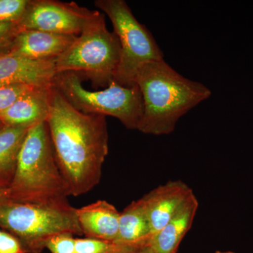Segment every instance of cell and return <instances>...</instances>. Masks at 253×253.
<instances>
[{
	"label": "cell",
	"instance_id": "obj_1",
	"mask_svg": "<svg viewBox=\"0 0 253 253\" xmlns=\"http://www.w3.org/2000/svg\"><path fill=\"white\" fill-rule=\"evenodd\" d=\"M46 123L70 194L79 196L89 192L99 184L109 154L106 116L78 111L52 85Z\"/></svg>",
	"mask_w": 253,
	"mask_h": 253
},
{
	"label": "cell",
	"instance_id": "obj_2",
	"mask_svg": "<svg viewBox=\"0 0 253 253\" xmlns=\"http://www.w3.org/2000/svg\"><path fill=\"white\" fill-rule=\"evenodd\" d=\"M136 84L144 106L138 130L151 135L171 134L184 115L212 94L208 86L184 77L164 59L143 66Z\"/></svg>",
	"mask_w": 253,
	"mask_h": 253
},
{
	"label": "cell",
	"instance_id": "obj_3",
	"mask_svg": "<svg viewBox=\"0 0 253 253\" xmlns=\"http://www.w3.org/2000/svg\"><path fill=\"white\" fill-rule=\"evenodd\" d=\"M8 194L12 201L37 204L66 201L71 196L56 163L46 122L28 129Z\"/></svg>",
	"mask_w": 253,
	"mask_h": 253
},
{
	"label": "cell",
	"instance_id": "obj_4",
	"mask_svg": "<svg viewBox=\"0 0 253 253\" xmlns=\"http://www.w3.org/2000/svg\"><path fill=\"white\" fill-rule=\"evenodd\" d=\"M0 229L21 243L26 253H41L58 234L83 235L76 208L66 201L37 204L5 199L0 201Z\"/></svg>",
	"mask_w": 253,
	"mask_h": 253
},
{
	"label": "cell",
	"instance_id": "obj_5",
	"mask_svg": "<svg viewBox=\"0 0 253 253\" xmlns=\"http://www.w3.org/2000/svg\"><path fill=\"white\" fill-rule=\"evenodd\" d=\"M121 52L119 39L106 27L104 15L93 11L81 35L55 60L56 73L74 72L96 87H107L117 70Z\"/></svg>",
	"mask_w": 253,
	"mask_h": 253
},
{
	"label": "cell",
	"instance_id": "obj_6",
	"mask_svg": "<svg viewBox=\"0 0 253 253\" xmlns=\"http://www.w3.org/2000/svg\"><path fill=\"white\" fill-rule=\"evenodd\" d=\"M53 86L78 111L112 116L129 129H137L143 116L142 96L138 86H123L111 82L103 90L83 87L81 76L74 72L56 73Z\"/></svg>",
	"mask_w": 253,
	"mask_h": 253
},
{
	"label": "cell",
	"instance_id": "obj_7",
	"mask_svg": "<svg viewBox=\"0 0 253 253\" xmlns=\"http://www.w3.org/2000/svg\"><path fill=\"white\" fill-rule=\"evenodd\" d=\"M94 5L111 20L121 44V60L113 81L127 87L136 85V76L143 66L164 59L162 50L125 0H96Z\"/></svg>",
	"mask_w": 253,
	"mask_h": 253
},
{
	"label": "cell",
	"instance_id": "obj_8",
	"mask_svg": "<svg viewBox=\"0 0 253 253\" xmlns=\"http://www.w3.org/2000/svg\"><path fill=\"white\" fill-rule=\"evenodd\" d=\"M93 11L76 2L57 0H29L26 12L18 23L19 31H41L80 36Z\"/></svg>",
	"mask_w": 253,
	"mask_h": 253
},
{
	"label": "cell",
	"instance_id": "obj_9",
	"mask_svg": "<svg viewBox=\"0 0 253 253\" xmlns=\"http://www.w3.org/2000/svg\"><path fill=\"white\" fill-rule=\"evenodd\" d=\"M193 194L185 182L175 180L158 186L141 198L152 236L167 225Z\"/></svg>",
	"mask_w": 253,
	"mask_h": 253
},
{
	"label": "cell",
	"instance_id": "obj_10",
	"mask_svg": "<svg viewBox=\"0 0 253 253\" xmlns=\"http://www.w3.org/2000/svg\"><path fill=\"white\" fill-rule=\"evenodd\" d=\"M55 60H31L6 54L0 55V86L12 84L53 85L56 75Z\"/></svg>",
	"mask_w": 253,
	"mask_h": 253
},
{
	"label": "cell",
	"instance_id": "obj_11",
	"mask_svg": "<svg viewBox=\"0 0 253 253\" xmlns=\"http://www.w3.org/2000/svg\"><path fill=\"white\" fill-rule=\"evenodd\" d=\"M77 36L41 31H19L9 54L31 60L56 59L76 41Z\"/></svg>",
	"mask_w": 253,
	"mask_h": 253
},
{
	"label": "cell",
	"instance_id": "obj_12",
	"mask_svg": "<svg viewBox=\"0 0 253 253\" xmlns=\"http://www.w3.org/2000/svg\"><path fill=\"white\" fill-rule=\"evenodd\" d=\"M51 86H36L0 114V121L4 126L31 128L46 122L51 106Z\"/></svg>",
	"mask_w": 253,
	"mask_h": 253
},
{
	"label": "cell",
	"instance_id": "obj_13",
	"mask_svg": "<svg viewBox=\"0 0 253 253\" xmlns=\"http://www.w3.org/2000/svg\"><path fill=\"white\" fill-rule=\"evenodd\" d=\"M78 222L83 235L114 243L119 230L121 212L113 205L106 201H99L76 208Z\"/></svg>",
	"mask_w": 253,
	"mask_h": 253
},
{
	"label": "cell",
	"instance_id": "obj_14",
	"mask_svg": "<svg viewBox=\"0 0 253 253\" xmlns=\"http://www.w3.org/2000/svg\"><path fill=\"white\" fill-rule=\"evenodd\" d=\"M194 194L186 201L174 217L150 239L147 246L153 253H176L179 245L191 229L199 208Z\"/></svg>",
	"mask_w": 253,
	"mask_h": 253
},
{
	"label": "cell",
	"instance_id": "obj_15",
	"mask_svg": "<svg viewBox=\"0 0 253 253\" xmlns=\"http://www.w3.org/2000/svg\"><path fill=\"white\" fill-rule=\"evenodd\" d=\"M152 237L142 200L133 201L121 212L119 230L114 244L146 246Z\"/></svg>",
	"mask_w": 253,
	"mask_h": 253
},
{
	"label": "cell",
	"instance_id": "obj_16",
	"mask_svg": "<svg viewBox=\"0 0 253 253\" xmlns=\"http://www.w3.org/2000/svg\"><path fill=\"white\" fill-rule=\"evenodd\" d=\"M28 129L11 126L0 129V189H8L14 179L18 154Z\"/></svg>",
	"mask_w": 253,
	"mask_h": 253
},
{
	"label": "cell",
	"instance_id": "obj_17",
	"mask_svg": "<svg viewBox=\"0 0 253 253\" xmlns=\"http://www.w3.org/2000/svg\"><path fill=\"white\" fill-rule=\"evenodd\" d=\"M28 3L29 0H0V23L18 25Z\"/></svg>",
	"mask_w": 253,
	"mask_h": 253
},
{
	"label": "cell",
	"instance_id": "obj_18",
	"mask_svg": "<svg viewBox=\"0 0 253 253\" xmlns=\"http://www.w3.org/2000/svg\"><path fill=\"white\" fill-rule=\"evenodd\" d=\"M36 86H39L12 84L0 86V114L11 107L18 98Z\"/></svg>",
	"mask_w": 253,
	"mask_h": 253
},
{
	"label": "cell",
	"instance_id": "obj_19",
	"mask_svg": "<svg viewBox=\"0 0 253 253\" xmlns=\"http://www.w3.org/2000/svg\"><path fill=\"white\" fill-rule=\"evenodd\" d=\"M115 246L114 243L91 238L76 239V253H106Z\"/></svg>",
	"mask_w": 253,
	"mask_h": 253
},
{
	"label": "cell",
	"instance_id": "obj_20",
	"mask_svg": "<svg viewBox=\"0 0 253 253\" xmlns=\"http://www.w3.org/2000/svg\"><path fill=\"white\" fill-rule=\"evenodd\" d=\"M68 233L58 234L46 244V249L51 253H76V238Z\"/></svg>",
	"mask_w": 253,
	"mask_h": 253
},
{
	"label": "cell",
	"instance_id": "obj_21",
	"mask_svg": "<svg viewBox=\"0 0 253 253\" xmlns=\"http://www.w3.org/2000/svg\"><path fill=\"white\" fill-rule=\"evenodd\" d=\"M18 32L17 25L11 23L0 25V55L9 52Z\"/></svg>",
	"mask_w": 253,
	"mask_h": 253
},
{
	"label": "cell",
	"instance_id": "obj_22",
	"mask_svg": "<svg viewBox=\"0 0 253 253\" xmlns=\"http://www.w3.org/2000/svg\"><path fill=\"white\" fill-rule=\"evenodd\" d=\"M144 246L139 245L116 244L112 249L106 253H139Z\"/></svg>",
	"mask_w": 253,
	"mask_h": 253
},
{
	"label": "cell",
	"instance_id": "obj_23",
	"mask_svg": "<svg viewBox=\"0 0 253 253\" xmlns=\"http://www.w3.org/2000/svg\"><path fill=\"white\" fill-rule=\"evenodd\" d=\"M9 199V194H8V189H0V201L3 200Z\"/></svg>",
	"mask_w": 253,
	"mask_h": 253
},
{
	"label": "cell",
	"instance_id": "obj_24",
	"mask_svg": "<svg viewBox=\"0 0 253 253\" xmlns=\"http://www.w3.org/2000/svg\"><path fill=\"white\" fill-rule=\"evenodd\" d=\"M139 253H153L151 250L150 249L149 246L147 245L144 246V247L141 248L140 251H139Z\"/></svg>",
	"mask_w": 253,
	"mask_h": 253
},
{
	"label": "cell",
	"instance_id": "obj_25",
	"mask_svg": "<svg viewBox=\"0 0 253 253\" xmlns=\"http://www.w3.org/2000/svg\"><path fill=\"white\" fill-rule=\"evenodd\" d=\"M4 230H1V229H0V241H1V238H2L3 235H4Z\"/></svg>",
	"mask_w": 253,
	"mask_h": 253
},
{
	"label": "cell",
	"instance_id": "obj_26",
	"mask_svg": "<svg viewBox=\"0 0 253 253\" xmlns=\"http://www.w3.org/2000/svg\"><path fill=\"white\" fill-rule=\"evenodd\" d=\"M214 253H235L234 252H232V251H225V252H222V251H216Z\"/></svg>",
	"mask_w": 253,
	"mask_h": 253
},
{
	"label": "cell",
	"instance_id": "obj_27",
	"mask_svg": "<svg viewBox=\"0 0 253 253\" xmlns=\"http://www.w3.org/2000/svg\"><path fill=\"white\" fill-rule=\"evenodd\" d=\"M4 125H3V123L0 121V129H1V127H3L4 126Z\"/></svg>",
	"mask_w": 253,
	"mask_h": 253
},
{
	"label": "cell",
	"instance_id": "obj_28",
	"mask_svg": "<svg viewBox=\"0 0 253 253\" xmlns=\"http://www.w3.org/2000/svg\"><path fill=\"white\" fill-rule=\"evenodd\" d=\"M1 23H0V25H1Z\"/></svg>",
	"mask_w": 253,
	"mask_h": 253
}]
</instances>
